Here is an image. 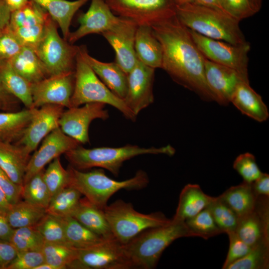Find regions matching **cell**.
<instances>
[{
	"label": "cell",
	"instance_id": "ac0fdd59",
	"mask_svg": "<svg viewBox=\"0 0 269 269\" xmlns=\"http://www.w3.org/2000/svg\"><path fill=\"white\" fill-rule=\"evenodd\" d=\"M64 107L53 104L37 108L21 137L15 143L28 154L35 150L50 133L59 127V119Z\"/></svg>",
	"mask_w": 269,
	"mask_h": 269
},
{
	"label": "cell",
	"instance_id": "83f0119b",
	"mask_svg": "<svg viewBox=\"0 0 269 269\" xmlns=\"http://www.w3.org/2000/svg\"><path fill=\"white\" fill-rule=\"evenodd\" d=\"M49 14L60 27L63 38L67 41L72 18L77 11L90 0H32Z\"/></svg>",
	"mask_w": 269,
	"mask_h": 269
},
{
	"label": "cell",
	"instance_id": "680465c9",
	"mask_svg": "<svg viewBox=\"0 0 269 269\" xmlns=\"http://www.w3.org/2000/svg\"><path fill=\"white\" fill-rule=\"evenodd\" d=\"M29 0H4L11 12L19 9L24 6Z\"/></svg>",
	"mask_w": 269,
	"mask_h": 269
},
{
	"label": "cell",
	"instance_id": "3957f363",
	"mask_svg": "<svg viewBox=\"0 0 269 269\" xmlns=\"http://www.w3.org/2000/svg\"><path fill=\"white\" fill-rule=\"evenodd\" d=\"M188 237L192 236L185 222L172 218L169 223L146 229L123 245L133 268L152 269L173 241Z\"/></svg>",
	"mask_w": 269,
	"mask_h": 269
},
{
	"label": "cell",
	"instance_id": "7a4b0ae2",
	"mask_svg": "<svg viewBox=\"0 0 269 269\" xmlns=\"http://www.w3.org/2000/svg\"><path fill=\"white\" fill-rule=\"evenodd\" d=\"M175 11L188 29L201 35L235 45L249 43L240 22L223 11L193 2L176 5Z\"/></svg>",
	"mask_w": 269,
	"mask_h": 269
},
{
	"label": "cell",
	"instance_id": "8992f818",
	"mask_svg": "<svg viewBox=\"0 0 269 269\" xmlns=\"http://www.w3.org/2000/svg\"><path fill=\"white\" fill-rule=\"evenodd\" d=\"M101 103L119 110L127 119L133 122L136 116L128 108L124 100L112 93L102 82L79 52L76 58L75 83L71 98V107L87 103Z\"/></svg>",
	"mask_w": 269,
	"mask_h": 269
},
{
	"label": "cell",
	"instance_id": "2e32d148",
	"mask_svg": "<svg viewBox=\"0 0 269 269\" xmlns=\"http://www.w3.org/2000/svg\"><path fill=\"white\" fill-rule=\"evenodd\" d=\"M81 143L67 135L58 127L43 139L40 147L30 157L24 176L23 183L54 159L77 147Z\"/></svg>",
	"mask_w": 269,
	"mask_h": 269
},
{
	"label": "cell",
	"instance_id": "bcb514c9",
	"mask_svg": "<svg viewBox=\"0 0 269 269\" xmlns=\"http://www.w3.org/2000/svg\"><path fill=\"white\" fill-rule=\"evenodd\" d=\"M222 3L226 13L239 22L258 12L250 0H222Z\"/></svg>",
	"mask_w": 269,
	"mask_h": 269
},
{
	"label": "cell",
	"instance_id": "7402d4cb",
	"mask_svg": "<svg viewBox=\"0 0 269 269\" xmlns=\"http://www.w3.org/2000/svg\"><path fill=\"white\" fill-rule=\"evenodd\" d=\"M79 52L107 88L124 100L127 89L128 75L122 68L115 61L104 62L93 57L85 46H79Z\"/></svg>",
	"mask_w": 269,
	"mask_h": 269
},
{
	"label": "cell",
	"instance_id": "f1b7e54d",
	"mask_svg": "<svg viewBox=\"0 0 269 269\" xmlns=\"http://www.w3.org/2000/svg\"><path fill=\"white\" fill-rule=\"evenodd\" d=\"M37 108L0 112V139L16 142L22 136Z\"/></svg>",
	"mask_w": 269,
	"mask_h": 269
},
{
	"label": "cell",
	"instance_id": "d590c367",
	"mask_svg": "<svg viewBox=\"0 0 269 269\" xmlns=\"http://www.w3.org/2000/svg\"><path fill=\"white\" fill-rule=\"evenodd\" d=\"M44 169L23 183L22 195L24 201L46 209L51 199L43 179Z\"/></svg>",
	"mask_w": 269,
	"mask_h": 269
},
{
	"label": "cell",
	"instance_id": "9f6ffc18",
	"mask_svg": "<svg viewBox=\"0 0 269 269\" xmlns=\"http://www.w3.org/2000/svg\"><path fill=\"white\" fill-rule=\"evenodd\" d=\"M193 2L204 6L217 9L226 13L223 8L222 0H193Z\"/></svg>",
	"mask_w": 269,
	"mask_h": 269
},
{
	"label": "cell",
	"instance_id": "91938a15",
	"mask_svg": "<svg viewBox=\"0 0 269 269\" xmlns=\"http://www.w3.org/2000/svg\"><path fill=\"white\" fill-rule=\"evenodd\" d=\"M254 8L258 12L262 6L263 0H250Z\"/></svg>",
	"mask_w": 269,
	"mask_h": 269
},
{
	"label": "cell",
	"instance_id": "8d00e7d4",
	"mask_svg": "<svg viewBox=\"0 0 269 269\" xmlns=\"http://www.w3.org/2000/svg\"><path fill=\"white\" fill-rule=\"evenodd\" d=\"M269 240L262 241L251 248L244 257L230 265L227 269H268Z\"/></svg>",
	"mask_w": 269,
	"mask_h": 269
},
{
	"label": "cell",
	"instance_id": "6125c7cd",
	"mask_svg": "<svg viewBox=\"0 0 269 269\" xmlns=\"http://www.w3.org/2000/svg\"><path fill=\"white\" fill-rule=\"evenodd\" d=\"M176 5H181L184 3L193 2V0H173Z\"/></svg>",
	"mask_w": 269,
	"mask_h": 269
},
{
	"label": "cell",
	"instance_id": "c3c4849f",
	"mask_svg": "<svg viewBox=\"0 0 269 269\" xmlns=\"http://www.w3.org/2000/svg\"><path fill=\"white\" fill-rule=\"evenodd\" d=\"M227 234L229 239V248L223 269H227L230 265L244 257L252 248L241 240L235 232Z\"/></svg>",
	"mask_w": 269,
	"mask_h": 269
},
{
	"label": "cell",
	"instance_id": "9c48e42d",
	"mask_svg": "<svg viewBox=\"0 0 269 269\" xmlns=\"http://www.w3.org/2000/svg\"><path fill=\"white\" fill-rule=\"evenodd\" d=\"M132 264L124 245L115 238L105 239L89 248L78 249L76 259L68 269H129Z\"/></svg>",
	"mask_w": 269,
	"mask_h": 269
},
{
	"label": "cell",
	"instance_id": "b9f144b4",
	"mask_svg": "<svg viewBox=\"0 0 269 269\" xmlns=\"http://www.w3.org/2000/svg\"><path fill=\"white\" fill-rule=\"evenodd\" d=\"M43 179L51 197L69 186V173L62 166L59 157L50 162L44 171Z\"/></svg>",
	"mask_w": 269,
	"mask_h": 269
},
{
	"label": "cell",
	"instance_id": "f546056e",
	"mask_svg": "<svg viewBox=\"0 0 269 269\" xmlns=\"http://www.w3.org/2000/svg\"><path fill=\"white\" fill-rule=\"evenodd\" d=\"M9 62L19 75L31 84L48 77L42 62L35 50L29 47L23 46Z\"/></svg>",
	"mask_w": 269,
	"mask_h": 269
},
{
	"label": "cell",
	"instance_id": "9a60e30c",
	"mask_svg": "<svg viewBox=\"0 0 269 269\" xmlns=\"http://www.w3.org/2000/svg\"><path fill=\"white\" fill-rule=\"evenodd\" d=\"M155 70L137 60L127 74V89L124 101L136 116L153 102Z\"/></svg>",
	"mask_w": 269,
	"mask_h": 269
},
{
	"label": "cell",
	"instance_id": "e0dca14e",
	"mask_svg": "<svg viewBox=\"0 0 269 269\" xmlns=\"http://www.w3.org/2000/svg\"><path fill=\"white\" fill-rule=\"evenodd\" d=\"M137 26L133 20L121 17L115 26L101 34L115 51V61L127 74L137 62L134 50Z\"/></svg>",
	"mask_w": 269,
	"mask_h": 269
},
{
	"label": "cell",
	"instance_id": "ba28073f",
	"mask_svg": "<svg viewBox=\"0 0 269 269\" xmlns=\"http://www.w3.org/2000/svg\"><path fill=\"white\" fill-rule=\"evenodd\" d=\"M79 49V46L71 44L60 36L57 23L50 16L34 50L49 77L74 71Z\"/></svg>",
	"mask_w": 269,
	"mask_h": 269
},
{
	"label": "cell",
	"instance_id": "d6986e66",
	"mask_svg": "<svg viewBox=\"0 0 269 269\" xmlns=\"http://www.w3.org/2000/svg\"><path fill=\"white\" fill-rule=\"evenodd\" d=\"M121 18L114 13L105 0H91L88 10L78 17L79 27L70 32L67 41L73 44L87 35L101 34L115 26Z\"/></svg>",
	"mask_w": 269,
	"mask_h": 269
},
{
	"label": "cell",
	"instance_id": "d4e9b609",
	"mask_svg": "<svg viewBox=\"0 0 269 269\" xmlns=\"http://www.w3.org/2000/svg\"><path fill=\"white\" fill-rule=\"evenodd\" d=\"M30 157L22 146L0 139V167L19 185L23 186Z\"/></svg>",
	"mask_w": 269,
	"mask_h": 269
},
{
	"label": "cell",
	"instance_id": "d6a6232c",
	"mask_svg": "<svg viewBox=\"0 0 269 269\" xmlns=\"http://www.w3.org/2000/svg\"><path fill=\"white\" fill-rule=\"evenodd\" d=\"M66 244L76 249L89 248L106 239L90 230L71 216L61 218Z\"/></svg>",
	"mask_w": 269,
	"mask_h": 269
},
{
	"label": "cell",
	"instance_id": "1f68e13d",
	"mask_svg": "<svg viewBox=\"0 0 269 269\" xmlns=\"http://www.w3.org/2000/svg\"><path fill=\"white\" fill-rule=\"evenodd\" d=\"M219 197L239 218L253 211L257 198L253 191L251 183L245 181L230 187Z\"/></svg>",
	"mask_w": 269,
	"mask_h": 269
},
{
	"label": "cell",
	"instance_id": "f35d334b",
	"mask_svg": "<svg viewBox=\"0 0 269 269\" xmlns=\"http://www.w3.org/2000/svg\"><path fill=\"white\" fill-rule=\"evenodd\" d=\"M41 251L45 262L57 269H66L76 259L78 249L67 244L45 242Z\"/></svg>",
	"mask_w": 269,
	"mask_h": 269
},
{
	"label": "cell",
	"instance_id": "ab89813d",
	"mask_svg": "<svg viewBox=\"0 0 269 269\" xmlns=\"http://www.w3.org/2000/svg\"><path fill=\"white\" fill-rule=\"evenodd\" d=\"M9 242L17 252L41 251L45 244L44 239L35 226L14 229Z\"/></svg>",
	"mask_w": 269,
	"mask_h": 269
},
{
	"label": "cell",
	"instance_id": "4fadbf2b",
	"mask_svg": "<svg viewBox=\"0 0 269 269\" xmlns=\"http://www.w3.org/2000/svg\"><path fill=\"white\" fill-rule=\"evenodd\" d=\"M83 105L64 111L59 125L66 134L81 144H86L89 142V128L91 122L96 119L106 120L109 114L105 104L90 103Z\"/></svg>",
	"mask_w": 269,
	"mask_h": 269
},
{
	"label": "cell",
	"instance_id": "94428289",
	"mask_svg": "<svg viewBox=\"0 0 269 269\" xmlns=\"http://www.w3.org/2000/svg\"><path fill=\"white\" fill-rule=\"evenodd\" d=\"M35 269H57L55 267L52 266L51 265L44 262L41 264L38 267H37Z\"/></svg>",
	"mask_w": 269,
	"mask_h": 269
},
{
	"label": "cell",
	"instance_id": "816d5d0a",
	"mask_svg": "<svg viewBox=\"0 0 269 269\" xmlns=\"http://www.w3.org/2000/svg\"><path fill=\"white\" fill-rule=\"evenodd\" d=\"M17 253L16 249L10 242H0V269H6Z\"/></svg>",
	"mask_w": 269,
	"mask_h": 269
},
{
	"label": "cell",
	"instance_id": "f5cc1de1",
	"mask_svg": "<svg viewBox=\"0 0 269 269\" xmlns=\"http://www.w3.org/2000/svg\"><path fill=\"white\" fill-rule=\"evenodd\" d=\"M253 191L256 197L269 196V175L263 173L254 182L251 183Z\"/></svg>",
	"mask_w": 269,
	"mask_h": 269
},
{
	"label": "cell",
	"instance_id": "7c38bea8",
	"mask_svg": "<svg viewBox=\"0 0 269 269\" xmlns=\"http://www.w3.org/2000/svg\"><path fill=\"white\" fill-rule=\"evenodd\" d=\"M49 16L43 8L29 0L24 6L11 12L9 26L23 46L34 50L43 36Z\"/></svg>",
	"mask_w": 269,
	"mask_h": 269
},
{
	"label": "cell",
	"instance_id": "4dcf8cb0",
	"mask_svg": "<svg viewBox=\"0 0 269 269\" xmlns=\"http://www.w3.org/2000/svg\"><path fill=\"white\" fill-rule=\"evenodd\" d=\"M0 85L16 97L26 108H33L32 84L19 75L9 61L0 63Z\"/></svg>",
	"mask_w": 269,
	"mask_h": 269
},
{
	"label": "cell",
	"instance_id": "603a6c76",
	"mask_svg": "<svg viewBox=\"0 0 269 269\" xmlns=\"http://www.w3.org/2000/svg\"><path fill=\"white\" fill-rule=\"evenodd\" d=\"M232 103L243 114L258 122L267 121L269 113L262 97L250 85L242 82L236 87L232 96Z\"/></svg>",
	"mask_w": 269,
	"mask_h": 269
},
{
	"label": "cell",
	"instance_id": "7bdbcfd3",
	"mask_svg": "<svg viewBox=\"0 0 269 269\" xmlns=\"http://www.w3.org/2000/svg\"><path fill=\"white\" fill-rule=\"evenodd\" d=\"M35 227L45 243L67 244L61 218L46 213Z\"/></svg>",
	"mask_w": 269,
	"mask_h": 269
},
{
	"label": "cell",
	"instance_id": "8fae6325",
	"mask_svg": "<svg viewBox=\"0 0 269 269\" xmlns=\"http://www.w3.org/2000/svg\"><path fill=\"white\" fill-rule=\"evenodd\" d=\"M116 15L129 18L139 25H151L175 13L173 0H105Z\"/></svg>",
	"mask_w": 269,
	"mask_h": 269
},
{
	"label": "cell",
	"instance_id": "44dd1931",
	"mask_svg": "<svg viewBox=\"0 0 269 269\" xmlns=\"http://www.w3.org/2000/svg\"><path fill=\"white\" fill-rule=\"evenodd\" d=\"M269 196L257 197L254 209L239 218L235 232L251 247L269 240Z\"/></svg>",
	"mask_w": 269,
	"mask_h": 269
},
{
	"label": "cell",
	"instance_id": "7dc6e473",
	"mask_svg": "<svg viewBox=\"0 0 269 269\" xmlns=\"http://www.w3.org/2000/svg\"><path fill=\"white\" fill-rule=\"evenodd\" d=\"M45 262L41 251L17 252L16 256L6 269H35Z\"/></svg>",
	"mask_w": 269,
	"mask_h": 269
},
{
	"label": "cell",
	"instance_id": "484cf974",
	"mask_svg": "<svg viewBox=\"0 0 269 269\" xmlns=\"http://www.w3.org/2000/svg\"><path fill=\"white\" fill-rule=\"evenodd\" d=\"M214 197L205 194L196 184H188L182 189L173 219L184 221L206 208Z\"/></svg>",
	"mask_w": 269,
	"mask_h": 269
},
{
	"label": "cell",
	"instance_id": "f907efd6",
	"mask_svg": "<svg viewBox=\"0 0 269 269\" xmlns=\"http://www.w3.org/2000/svg\"><path fill=\"white\" fill-rule=\"evenodd\" d=\"M20 103L19 100L0 85V112L18 111Z\"/></svg>",
	"mask_w": 269,
	"mask_h": 269
},
{
	"label": "cell",
	"instance_id": "f6af8a7d",
	"mask_svg": "<svg viewBox=\"0 0 269 269\" xmlns=\"http://www.w3.org/2000/svg\"><path fill=\"white\" fill-rule=\"evenodd\" d=\"M23 45L9 25L0 31V63L9 61Z\"/></svg>",
	"mask_w": 269,
	"mask_h": 269
},
{
	"label": "cell",
	"instance_id": "5b68a950",
	"mask_svg": "<svg viewBox=\"0 0 269 269\" xmlns=\"http://www.w3.org/2000/svg\"><path fill=\"white\" fill-rule=\"evenodd\" d=\"M69 186L78 190L85 197L98 208L104 210L109 199L122 189L138 190L146 187L149 183L146 173L138 170L132 178L117 181L107 176L102 168L84 172L70 166Z\"/></svg>",
	"mask_w": 269,
	"mask_h": 269
},
{
	"label": "cell",
	"instance_id": "6f0895ef",
	"mask_svg": "<svg viewBox=\"0 0 269 269\" xmlns=\"http://www.w3.org/2000/svg\"><path fill=\"white\" fill-rule=\"evenodd\" d=\"M5 194L0 188V213L6 216L12 207Z\"/></svg>",
	"mask_w": 269,
	"mask_h": 269
},
{
	"label": "cell",
	"instance_id": "cb8c5ba5",
	"mask_svg": "<svg viewBox=\"0 0 269 269\" xmlns=\"http://www.w3.org/2000/svg\"><path fill=\"white\" fill-rule=\"evenodd\" d=\"M134 50L137 59L140 62L155 69L161 68V46L151 26H137Z\"/></svg>",
	"mask_w": 269,
	"mask_h": 269
},
{
	"label": "cell",
	"instance_id": "6da1fadb",
	"mask_svg": "<svg viewBox=\"0 0 269 269\" xmlns=\"http://www.w3.org/2000/svg\"><path fill=\"white\" fill-rule=\"evenodd\" d=\"M162 49L161 69L176 83L206 102L214 101L205 80V57L194 42L189 29L176 12L151 25Z\"/></svg>",
	"mask_w": 269,
	"mask_h": 269
},
{
	"label": "cell",
	"instance_id": "30bf717a",
	"mask_svg": "<svg viewBox=\"0 0 269 269\" xmlns=\"http://www.w3.org/2000/svg\"><path fill=\"white\" fill-rule=\"evenodd\" d=\"M190 31L194 42L206 58L249 77V43L235 45L204 36L191 30Z\"/></svg>",
	"mask_w": 269,
	"mask_h": 269
},
{
	"label": "cell",
	"instance_id": "11a10c76",
	"mask_svg": "<svg viewBox=\"0 0 269 269\" xmlns=\"http://www.w3.org/2000/svg\"><path fill=\"white\" fill-rule=\"evenodd\" d=\"M11 13L4 0H0V31L9 25Z\"/></svg>",
	"mask_w": 269,
	"mask_h": 269
},
{
	"label": "cell",
	"instance_id": "ffe728a7",
	"mask_svg": "<svg viewBox=\"0 0 269 269\" xmlns=\"http://www.w3.org/2000/svg\"><path fill=\"white\" fill-rule=\"evenodd\" d=\"M204 75L207 85L214 97V101L224 106L230 103L233 93L241 82H249V77L242 75L234 69L215 63L205 57Z\"/></svg>",
	"mask_w": 269,
	"mask_h": 269
},
{
	"label": "cell",
	"instance_id": "4316f807",
	"mask_svg": "<svg viewBox=\"0 0 269 269\" xmlns=\"http://www.w3.org/2000/svg\"><path fill=\"white\" fill-rule=\"evenodd\" d=\"M71 217L104 239L115 238L103 210L92 204L85 197L80 199Z\"/></svg>",
	"mask_w": 269,
	"mask_h": 269
},
{
	"label": "cell",
	"instance_id": "60d3db41",
	"mask_svg": "<svg viewBox=\"0 0 269 269\" xmlns=\"http://www.w3.org/2000/svg\"><path fill=\"white\" fill-rule=\"evenodd\" d=\"M207 207L223 233L235 231L239 218L219 196L214 197Z\"/></svg>",
	"mask_w": 269,
	"mask_h": 269
},
{
	"label": "cell",
	"instance_id": "ee69618b",
	"mask_svg": "<svg viewBox=\"0 0 269 269\" xmlns=\"http://www.w3.org/2000/svg\"><path fill=\"white\" fill-rule=\"evenodd\" d=\"M234 169L242 176L243 181L251 183L263 173L255 156L249 152L238 155L233 163Z\"/></svg>",
	"mask_w": 269,
	"mask_h": 269
},
{
	"label": "cell",
	"instance_id": "5bb4252c",
	"mask_svg": "<svg viewBox=\"0 0 269 269\" xmlns=\"http://www.w3.org/2000/svg\"><path fill=\"white\" fill-rule=\"evenodd\" d=\"M75 83V71L49 76L32 84L33 107L39 108L48 104L71 108L70 100Z\"/></svg>",
	"mask_w": 269,
	"mask_h": 269
},
{
	"label": "cell",
	"instance_id": "e575fe53",
	"mask_svg": "<svg viewBox=\"0 0 269 269\" xmlns=\"http://www.w3.org/2000/svg\"><path fill=\"white\" fill-rule=\"evenodd\" d=\"M81 193L68 186L51 197L46 209V213L59 218L71 216L78 206Z\"/></svg>",
	"mask_w": 269,
	"mask_h": 269
},
{
	"label": "cell",
	"instance_id": "836d02e7",
	"mask_svg": "<svg viewBox=\"0 0 269 269\" xmlns=\"http://www.w3.org/2000/svg\"><path fill=\"white\" fill-rule=\"evenodd\" d=\"M46 214L45 208L20 200L12 205L5 217L14 229L34 226Z\"/></svg>",
	"mask_w": 269,
	"mask_h": 269
},
{
	"label": "cell",
	"instance_id": "277c9868",
	"mask_svg": "<svg viewBox=\"0 0 269 269\" xmlns=\"http://www.w3.org/2000/svg\"><path fill=\"white\" fill-rule=\"evenodd\" d=\"M175 152L170 145L161 147H141L127 144L119 147H99L86 148L80 145L64 154L74 168L82 170L93 167L105 169L118 176L123 163L134 157L144 154H164L172 156Z\"/></svg>",
	"mask_w": 269,
	"mask_h": 269
},
{
	"label": "cell",
	"instance_id": "52a82bcc",
	"mask_svg": "<svg viewBox=\"0 0 269 269\" xmlns=\"http://www.w3.org/2000/svg\"><path fill=\"white\" fill-rule=\"evenodd\" d=\"M114 238L125 245L142 231L165 225L171 221L164 214H143L136 211L131 203L118 199L103 210Z\"/></svg>",
	"mask_w": 269,
	"mask_h": 269
},
{
	"label": "cell",
	"instance_id": "74e56055",
	"mask_svg": "<svg viewBox=\"0 0 269 269\" xmlns=\"http://www.w3.org/2000/svg\"><path fill=\"white\" fill-rule=\"evenodd\" d=\"M184 222L192 237L208 240L223 233L207 207Z\"/></svg>",
	"mask_w": 269,
	"mask_h": 269
},
{
	"label": "cell",
	"instance_id": "db71d44e",
	"mask_svg": "<svg viewBox=\"0 0 269 269\" xmlns=\"http://www.w3.org/2000/svg\"><path fill=\"white\" fill-rule=\"evenodd\" d=\"M14 230L5 216L0 213V242H9Z\"/></svg>",
	"mask_w": 269,
	"mask_h": 269
},
{
	"label": "cell",
	"instance_id": "681fc988",
	"mask_svg": "<svg viewBox=\"0 0 269 269\" xmlns=\"http://www.w3.org/2000/svg\"><path fill=\"white\" fill-rule=\"evenodd\" d=\"M0 188L4 192L11 205H14L20 200L22 186L14 182L0 167Z\"/></svg>",
	"mask_w": 269,
	"mask_h": 269
}]
</instances>
